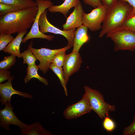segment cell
I'll use <instances>...</instances> for the list:
<instances>
[{"mask_svg":"<svg viewBox=\"0 0 135 135\" xmlns=\"http://www.w3.org/2000/svg\"><path fill=\"white\" fill-rule=\"evenodd\" d=\"M38 10V6L0 16V34H12L31 28Z\"/></svg>","mask_w":135,"mask_h":135,"instance_id":"obj_1","label":"cell"},{"mask_svg":"<svg viewBox=\"0 0 135 135\" xmlns=\"http://www.w3.org/2000/svg\"><path fill=\"white\" fill-rule=\"evenodd\" d=\"M133 10L127 2L118 0L111 8L108 9L102 22L99 37L123 27L124 22Z\"/></svg>","mask_w":135,"mask_h":135,"instance_id":"obj_2","label":"cell"},{"mask_svg":"<svg viewBox=\"0 0 135 135\" xmlns=\"http://www.w3.org/2000/svg\"><path fill=\"white\" fill-rule=\"evenodd\" d=\"M114 42V50H135V32L124 27L118 28L106 34Z\"/></svg>","mask_w":135,"mask_h":135,"instance_id":"obj_3","label":"cell"},{"mask_svg":"<svg viewBox=\"0 0 135 135\" xmlns=\"http://www.w3.org/2000/svg\"><path fill=\"white\" fill-rule=\"evenodd\" d=\"M84 88L92 110L101 119L109 116L110 112L116 110L115 106L106 102L102 95L100 92L87 86H85Z\"/></svg>","mask_w":135,"mask_h":135,"instance_id":"obj_4","label":"cell"},{"mask_svg":"<svg viewBox=\"0 0 135 135\" xmlns=\"http://www.w3.org/2000/svg\"><path fill=\"white\" fill-rule=\"evenodd\" d=\"M32 44V40L28 48L32 52L37 60L39 61L40 63L38 65L39 70L42 71L44 74H46L48 70L50 65L52 62L53 58L57 53L62 50H67L72 47L67 45L64 48L58 49H51L44 48L38 49L33 48Z\"/></svg>","mask_w":135,"mask_h":135,"instance_id":"obj_5","label":"cell"},{"mask_svg":"<svg viewBox=\"0 0 135 135\" xmlns=\"http://www.w3.org/2000/svg\"><path fill=\"white\" fill-rule=\"evenodd\" d=\"M38 4V10L34 22L30 32L26 34L22 40V42L24 43L28 40L34 38H39L52 41L54 36L52 35H47L41 32L40 30L38 22L41 14L51 6L53 5L51 0H36Z\"/></svg>","mask_w":135,"mask_h":135,"instance_id":"obj_6","label":"cell"},{"mask_svg":"<svg viewBox=\"0 0 135 135\" xmlns=\"http://www.w3.org/2000/svg\"><path fill=\"white\" fill-rule=\"evenodd\" d=\"M47 10H45L41 14L38 22L40 30L42 33L50 32L59 34L64 36L68 40V44L73 46L74 33L76 28L65 31L62 30L55 26L48 21L47 17Z\"/></svg>","mask_w":135,"mask_h":135,"instance_id":"obj_7","label":"cell"},{"mask_svg":"<svg viewBox=\"0 0 135 135\" xmlns=\"http://www.w3.org/2000/svg\"><path fill=\"white\" fill-rule=\"evenodd\" d=\"M107 10V8L103 5L95 8L88 14L84 12L82 18L83 24L91 31L100 30Z\"/></svg>","mask_w":135,"mask_h":135,"instance_id":"obj_8","label":"cell"},{"mask_svg":"<svg viewBox=\"0 0 135 135\" xmlns=\"http://www.w3.org/2000/svg\"><path fill=\"white\" fill-rule=\"evenodd\" d=\"M91 110L87 96L84 93L80 101L66 108L64 111L63 115L67 119H75L90 112Z\"/></svg>","mask_w":135,"mask_h":135,"instance_id":"obj_9","label":"cell"},{"mask_svg":"<svg viewBox=\"0 0 135 135\" xmlns=\"http://www.w3.org/2000/svg\"><path fill=\"white\" fill-rule=\"evenodd\" d=\"M5 107L0 110V126L7 131L10 130L9 125L13 124L19 126L20 130L25 128L28 124L20 121L14 114L10 102H8Z\"/></svg>","mask_w":135,"mask_h":135,"instance_id":"obj_10","label":"cell"},{"mask_svg":"<svg viewBox=\"0 0 135 135\" xmlns=\"http://www.w3.org/2000/svg\"><path fill=\"white\" fill-rule=\"evenodd\" d=\"M82 62L79 52H72L66 55L63 66V78L66 86L70 76L79 70Z\"/></svg>","mask_w":135,"mask_h":135,"instance_id":"obj_11","label":"cell"},{"mask_svg":"<svg viewBox=\"0 0 135 135\" xmlns=\"http://www.w3.org/2000/svg\"><path fill=\"white\" fill-rule=\"evenodd\" d=\"M14 76L8 80L4 83L0 84V102L2 106L8 102H10L12 96L16 94L25 98L32 99L33 96L31 94L25 92H22L14 90L12 87V81L13 80Z\"/></svg>","mask_w":135,"mask_h":135,"instance_id":"obj_12","label":"cell"},{"mask_svg":"<svg viewBox=\"0 0 135 135\" xmlns=\"http://www.w3.org/2000/svg\"><path fill=\"white\" fill-rule=\"evenodd\" d=\"M84 12L80 2L74 7L73 12L67 18L66 22L62 26L63 30H69L78 28L83 24L82 16Z\"/></svg>","mask_w":135,"mask_h":135,"instance_id":"obj_13","label":"cell"},{"mask_svg":"<svg viewBox=\"0 0 135 135\" xmlns=\"http://www.w3.org/2000/svg\"><path fill=\"white\" fill-rule=\"evenodd\" d=\"M88 28L83 24L77 28L75 31L72 52H79L82 45L89 40L88 34Z\"/></svg>","mask_w":135,"mask_h":135,"instance_id":"obj_14","label":"cell"},{"mask_svg":"<svg viewBox=\"0 0 135 135\" xmlns=\"http://www.w3.org/2000/svg\"><path fill=\"white\" fill-rule=\"evenodd\" d=\"M27 32L28 30H26L18 33L16 37L3 50V52L14 55L18 58H22L20 51V45L23 37Z\"/></svg>","mask_w":135,"mask_h":135,"instance_id":"obj_15","label":"cell"},{"mask_svg":"<svg viewBox=\"0 0 135 135\" xmlns=\"http://www.w3.org/2000/svg\"><path fill=\"white\" fill-rule=\"evenodd\" d=\"M21 135H52L50 132L44 128L38 122L28 125L25 128L20 130Z\"/></svg>","mask_w":135,"mask_h":135,"instance_id":"obj_16","label":"cell"},{"mask_svg":"<svg viewBox=\"0 0 135 135\" xmlns=\"http://www.w3.org/2000/svg\"><path fill=\"white\" fill-rule=\"evenodd\" d=\"M80 2L79 0H64L61 4L58 6L52 5L48 8L50 12H60L66 17L69 10L75 7Z\"/></svg>","mask_w":135,"mask_h":135,"instance_id":"obj_17","label":"cell"},{"mask_svg":"<svg viewBox=\"0 0 135 135\" xmlns=\"http://www.w3.org/2000/svg\"><path fill=\"white\" fill-rule=\"evenodd\" d=\"M39 70L38 65L36 64L28 66L27 68V75L24 78L25 83H26L32 78L37 79L39 81L45 85H48V82L47 80L40 76L38 73V71Z\"/></svg>","mask_w":135,"mask_h":135,"instance_id":"obj_18","label":"cell"},{"mask_svg":"<svg viewBox=\"0 0 135 135\" xmlns=\"http://www.w3.org/2000/svg\"><path fill=\"white\" fill-rule=\"evenodd\" d=\"M0 3L19 6L24 9L38 6L37 3L33 0H0Z\"/></svg>","mask_w":135,"mask_h":135,"instance_id":"obj_19","label":"cell"},{"mask_svg":"<svg viewBox=\"0 0 135 135\" xmlns=\"http://www.w3.org/2000/svg\"><path fill=\"white\" fill-rule=\"evenodd\" d=\"M49 68L54 72L59 78L61 84L64 88L65 95L66 96H68V91L63 78V68L62 67H58L52 63L50 65Z\"/></svg>","mask_w":135,"mask_h":135,"instance_id":"obj_20","label":"cell"},{"mask_svg":"<svg viewBox=\"0 0 135 135\" xmlns=\"http://www.w3.org/2000/svg\"><path fill=\"white\" fill-rule=\"evenodd\" d=\"M24 9L19 6L0 3V16Z\"/></svg>","mask_w":135,"mask_h":135,"instance_id":"obj_21","label":"cell"},{"mask_svg":"<svg viewBox=\"0 0 135 135\" xmlns=\"http://www.w3.org/2000/svg\"><path fill=\"white\" fill-rule=\"evenodd\" d=\"M23 59V64H27L28 66L35 64L37 59L32 51L28 48L27 49L21 53Z\"/></svg>","mask_w":135,"mask_h":135,"instance_id":"obj_22","label":"cell"},{"mask_svg":"<svg viewBox=\"0 0 135 135\" xmlns=\"http://www.w3.org/2000/svg\"><path fill=\"white\" fill-rule=\"evenodd\" d=\"M16 56L14 55L5 57L0 62V70H8L14 66L16 62Z\"/></svg>","mask_w":135,"mask_h":135,"instance_id":"obj_23","label":"cell"},{"mask_svg":"<svg viewBox=\"0 0 135 135\" xmlns=\"http://www.w3.org/2000/svg\"><path fill=\"white\" fill-rule=\"evenodd\" d=\"M66 50H62L57 53L53 58L52 63L58 67H62L65 60Z\"/></svg>","mask_w":135,"mask_h":135,"instance_id":"obj_24","label":"cell"},{"mask_svg":"<svg viewBox=\"0 0 135 135\" xmlns=\"http://www.w3.org/2000/svg\"><path fill=\"white\" fill-rule=\"evenodd\" d=\"M104 118L102 122L104 128L108 132H112L116 127L115 122L108 116H106Z\"/></svg>","mask_w":135,"mask_h":135,"instance_id":"obj_25","label":"cell"},{"mask_svg":"<svg viewBox=\"0 0 135 135\" xmlns=\"http://www.w3.org/2000/svg\"><path fill=\"white\" fill-rule=\"evenodd\" d=\"M123 27L135 32V14L129 15L124 22Z\"/></svg>","mask_w":135,"mask_h":135,"instance_id":"obj_26","label":"cell"},{"mask_svg":"<svg viewBox=\"0 0 135 135\" xmlns=\"http://www.w3.org/2000/svg\"><path fill=\"white\" fill-rule=\"evenodd\" d=\"M14 39L11 34H0V50H3L6 46Z\"/></svg>","mask_w":135,"mask_h":135,"instance_id":"obj_27","label":"cell"},{"mask_svg":"<svg viewBox=\"0 0 135 135\" xmlns=\"http://www.w3.org/2000/svg\"><path fill=\"white\" fill-rule=\"evenodd\" d=\"M135 133V116L132 123L128 126L124 128L123 131L124 135H133Z\"/></svg>","mask_w":135,"mask_h":135,"instance_id":"obj_28","label":"cell"},{"mask_svg":"<svg viewBox=\"0 0 135 135\" xmlns=\"http://www.w3.org/2000/svg\"><path fill=\"white\" fill-rule=\"evenodd\" d=\"M10 72L8 70H0V83L11 78L12 76H10Z\"/></svg>","mask_w":135,"mask_h":135,"instance_id":"obj_29","label":"cell"},{"mask_svg":"<svg viewBox=\"0 0 135 135\" xmlns=\"http://www.w3.org/2000/svg\"><path fill=\"white\" fill-rule=\"evenodd\" d=\"M82 0L85 4L94 8L103 5L100 0Z\"/></svg>","mask_w":135,"mask_h":135,"instance_id":"obj_30","label":"cell"},{"mask_svg":"<svg viewBox=\"0 0 135 135\" xmlns=\"http://www.w3.org/2000/svg\"><path fill=\"white\" fill-rule=\"evenodd\" d=\"M108 9L112 7L118 0H100Z\"/></svg>","mask_w":135,"mask_h":135,"instance_id":"obj_31","label":"cell"},{"mask_svg":"<svg viewBox=\"0 0 135 135\" xmlns=\"http://www.w3.org/2000/svg\"><path fill=\"white\" fill-rule=\"evenodd\" d=\"M127 2L133 8V10L130 14H135V0H122Z\"/></svg>","mask_w":135,"mask_h":135,"instance_id":"obj_32","label":"cell"},{"mask_svg":"<svg viewBox=\"0 0 135 135\" xmlns=\"http://www.w3.org/2000/svg\"><path fill=\"white\" fill-rule=\"evenodd\" d=\"M133 135H135V133H134V134H133Z\"/></svg>","mask_w":135,"mask_h":135,"instance_id":"obj_33","label":"cell"},{"mask_svg":"<svg viewBox=\"0 0 135 135\" xmlns=\"http://www.w3.org/2000/svg\"><path fill=\"white\" fill-rule=\"evenodd\" d=\"M62 0V1H64V0Z\"/></svg>","mask_w":135,"mask_h":135,"instance_id":"obj_34","label":"cell"},{"mask_svg":"<svg viewBox=\"0 0 135 135\" xmlns=\"http://www.w3.org/2000/svg\"></svg>","mask_w":135,"mask_h":135,"instance_id":"obj_35","label":"cell"}]
</instances>
